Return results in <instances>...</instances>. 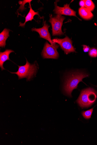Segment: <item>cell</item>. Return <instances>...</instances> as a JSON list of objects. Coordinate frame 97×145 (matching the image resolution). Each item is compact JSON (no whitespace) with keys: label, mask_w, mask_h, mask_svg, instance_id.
<instances>
[{"label":"cell","mask_w":97,"mask_h":145,"mask_svg":"<svg viewBox=\"0 0 97 145\" xmlns=\"http://www.w3.org/2000/svg\"><path fill=\"white\" fill-rule=\"evenodd\" d=\"M89 75L82 72H76L71 74L67 77L64 86L65 93L67 95L72 97L73 90L77 88L78 85L82 79L88 77Z\"/></svg>","instance_id":"6da1fadb"},{"label":"cell","mask_w":97,"mask_h":145,"mask_svg":"<svg viewBox=\"0 0 97 145\" xmlns=\"http://www.w3.org/2000/svg\"><path fill=\"white\" fill-rule=\"evenodd\" d=\"M97 99V92L93 88H87L82 90L77 101L82 108H88L93 104Z\"/></svg>","instance_id":"7a4b0ae2"},{"label":"cell","mask_w":97,"mask_h":145,"mask_svg":"<svg viewBox=\"0 0 97 145\" xmlns=\"http://www.w3.org/2000/svg\"><path fill=\"white\" fill-rule=\"evenodd\" d=\"M26 64L24 65L18 66V69L15 74L18 76L19 79L26 78L27 81H30L35 75L37 70V66L36 64H31L26 59Z\"/></svg>","instance_id":"3957f363"},{"label":"cell","mask_w":97,"mask_h":145,"mask_svg":"<svg viewBox=\"0 0 97 145\" xmlns=\"http://www.w3.org/2000/svg\"><path fill=\"white\" fill-rule=\"evenodd\" d=\"M65 18L61 15H57L53 17L50 16L49 21L52 26V35L53 36L63 35L64 34L62 31L63 22Z\"/></svg>","instance_id":"277c9868"},{"label":"cell","mask_w":97,"mask_h":145,"mask_svg":"<svg viewBox=\"0 0 97 145\" xmlns=\"http://www.w3.org/2000/svg\"><path fill=\"white\" fill-rule=\"evenodd\" d=\"M59 46L54 43L53 45H50L48 42L46 43L42 54L44 59H57L59 55L57 51Z\"/></svg>","instance_id":"5b68a950"},{"label":"cell","mask_w":97,"mask_h":145,"mask_svg":"<svg viewBox=\"0 0 97 145\" xmlns=\"http://www.w3.org/2000/svg\"><path fill=\"white\" fill-rule=\"evenodd\" d=\"M52 41L53 43H57L59 45L66 54L72 52H76L73 46L72 40L67 36L63 39L55 38L52 39Z\"/></svg>","instance_id":"8992f818"},{"label":"cell","mask_w":97,"mask_h":145,"mask_svg":"<svg viewBox=\"0 0 97 145\" xmlns=\"http://www.w3.org/2000/svg\"><path fill=\"white\" fill-rule=\"evenodd\" d=\"M57 1L55 3V7L53 10L55 14L57 15L74 16L77 18L76 12L70 8V4H67L65 5L63 7H61L57 6Z\"/></svg>","instance_id":"52a82bcc"},{"label":"cell","mask_w":97,"mask_h":145,"mask_svg":"<svg viewBox=\"0 0 97 145\" xmlns=\"http://www.w3.org/2000/svg\"><path fill=\"white\" fill-rule=\"evenodd\" d=\"M44 25L43 27L38 29L33 28L32 29V31L37 32L41 38L46 39L51 43V45H53L54 43L52 42L49 31L48 29L49 26L47 24L46 21L44 22Z\"/></svg>","instance_id":"ba28073f"},{"label":"cell","mask_w":97,"mask_h":145,"mask_svg":"<svg viewBox=\"0 0 97 145\" xmlns=\"http://www.w3.org/2000/svg\"><path fill=\"white\" fill-rule=\"evenodd\" d=\"M14 52L13 50H6L4 52H0V67L2 70H5L3 67V64L7 60H10L9 56L12 52Z\"/></svg>","instance_id":"9c48e42d"},{"label":"cell","mask_w":97,"mask_h":145,"mask_svg":"<svg viewBox=\"0 0 97 145\" xmlns=\"http://www.w3.org/2000/svg\"><path fill=\"white\" fill-rule=\"evenodd\" d=\"M29 4L30 7V11L27 14V16L25 18V21L24 23H22L21 22H20L19 26L21 27H24L26 23L28 22L29 21H32L33 19H34V17L36 15H38L39 16V15L38 14V12H35L32 8L31 3Z\"/></svg>","instance_id":"30bf717a"},{"label":"cell","mask_w":97,"mask_h":145,"mask_svg":"<svg viewBox=\"0 0 97 145\" xmlns=\"http://www.w3.org/2000/svg\"><path fill=\"white\" fill-rule=\"evenodd\" d=\"M79 12L80 16L86 20H90L93 16L91 11L85 7H81L79 9Z\"/></svg>","instance_id":"8fae6325"},{"label":"cell","mask_w":97,"mask_h":145,"mask_svg":"<svg viewBox=\"0 0 97 145\" xmlns=\"http://www.w3.org/2000/svg\"><path fill=\"white\" fill-rule=\"evenodd\" d=\"M9 29H5L0 34V46L2 48H5L6 45V41L9 36Z\"/></svg>","instance_id":"7c38bea8"},{"label":"cell","mask_w":97,"mask_h":145,"mask_svg":"<svg viewBox=\"0 0 97 145\" xmlns=\"http://www.w3.org/2000/svg\"><path fill=\"white\" fill-rule=\"evenodd\" d=\"M94 108L85 111H82V114L85 119L88 120L91 118Z\"/></svg>","instance_id":"4fadbf2b"},{"label":"cell","mask_w":97,"mask_h":145,"mask_svg":"<svg viewBox=\"0 0 97 145\" xmlns=\"http://www.w3.org/2000/svg\"><path fill=\"white\" fill-rule=\"evenodd\" d=\"M95 7L94 3L91 0H86L85 8L91 11L94 10Z\"/></svg>","instance_id":"5bb4252c"},{"label":"cell","mask_w":97,"mask_h":145,"mask_svg":"<svg viewBox=\"0 0 97 145\" xmlns=\"http://www.w3.org/2000/svg\"><path fill=\"white\" fill-rule=\"evenodd\" d=\"M32 1V0H24V1H19V3L20 5V6L18 10L19 11L21 12L25 10L26 9V8L24 7L25 4L28 3H30Z\"/></svg>","instance_id":"9a60e30c"},{"label":"cell","mask_w":97,"mask_h":145,"mask_svg":"<svg viewBox=\"0 0 97 145\" xmlns=\"http://www.w3.org/2000/svg\"><path fill=\"white\" fill-rule=\"evenodd\" d=\"M89 52V55L91 57H97V49H96L92 48L90 49Z\"/></svg>","instance_id":"2e32d148"},{"label":"cell","mask_w":97,"mask_h":145,"mask_svg":"<svg viewBox=\"0 0 97 145\" xmlns=\"http://www.w3.org/2000/svg\"><path fill=\"white\" fill-rule=\"evenodd\" d=\"M83 50L84 52H89L90 50V48L89 47L85 45H83Z\"/></svg>","instance_id":"e0dca14e"},{"label":"cell","mask_w":97,"mask_h":145,"mask_svg":"<svg viewBox=\"0 0 97 145\" xmlns=\"http://www.w3.org/2000/svg\"><path fill=\"white\" fill-rule=\"evenodd\" d=\"M85 2L86 1L84 0H82V1H81L79 2V5L81 7H85Z\"/></svg>","instance_id":"ac0fdd59"}]
</instances>
